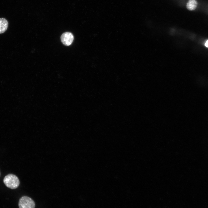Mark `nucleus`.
Wrapping results in <instances>:
<instances>
[{
    "label": "nucleus",
    "instance_id": "1",
    "mask_svg": "<svg viewBox=\"0 0 208 208\" xmlns=\"http://www.w3.org/2000/svg\"><path fill=\"white\" fill-rule=\"evenodd\" d=\"M3 181L7 187L12 189L17 188L20 184L18 178L12 174H9L6 176L4 178Z\"/></svg>",
    "mask_w": 208,
    "mask_h": 208
},
{
    "label": "nucleus",
    "instance_id": "2",
    "mask_svg": "<svg viewBox=\"0 0 208 208\" xmlns=\"http://www.w3.org/2000/svg\"><path fill=\"white\" fill-rule=\"evenodd\" d=\"M19 208H34L35 203L30 198L27 196H23L19 199L18 202Z\"/></svg>",
    "mask_w": 208,
    "mask_h": 208
},
{
    "label": "nucleus",
    "instance_id": "3",
    "mask_svg": "<svg viewBox=\"0 0 208 208\" xmlns=\"http://www.w3.org/2000/svg\"><path fill=\"white\" fill-rule=\"evenodd\" d=\"M73 36L70 32L64 33L61 36L62 42L66 46H68L70 45L73 42Z\"/></svg>",
    "mask_w": 208,
    "mask_h": 208
},
{
    "label": "nucleus",
    "instance_id": "4",
    "mask_svg": "<svg viewBox=\"0 0 208 208\" xmlns=\"http://www.w3.org/2000/svg\"><path fill=\"white\" fill-rule=\"evenodd\" d=\"M8 22L5 19L0 18V34L4 33L7 30L8 26Z\"/></svg>",
    "mask_w": 208,
    "mask_h": 208
},
{
    "label": "nucleus",
    "instance_id": "5",
    "mask_svg": "<svg viewBox=\"0 0 208 208\" xmlns=\"http://www.w3.org/2000/svg\"><path fill=\"white\" fill-rule=\"evenodd\" d=\"M197 2L196 0H189L186 4L187 9L190 11L194 10L196 8Z\"/></svg>",
    "mask_w": 208,
    "mask_h": 208
},
{
    "label": "nucleus",
    "instance_id": "6",
    "mask_svg": "<svg viewBox=\"0 0 208 208\" xmlns=\"http://www.w3.org/2000/svg\"><path fill=\"white\" fill-rule=\"evenodd\" d=\"M205 45L206 47H208V40L206 42Z\"/></svg>",
    "mask_w": 208,
    "mask_h": 208
}]
</instances>
